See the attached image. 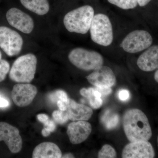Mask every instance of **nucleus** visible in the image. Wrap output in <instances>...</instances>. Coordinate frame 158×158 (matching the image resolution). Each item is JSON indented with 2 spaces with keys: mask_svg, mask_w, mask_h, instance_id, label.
Listing matches in <instances>:
<instances>
[{
  "mask_svg": "<svg viewBox=\"0 0 158 158\" xmlns=\"http://www.w3.org/2000/svg\"><path fill=\"white\" fill-rule=\"evenodd\" d=\"M6 22L23 35L30 36L34 33L36 24L32 15L16 7H11L2 13Z\"/></svg>",
  "mask_w": 158,
  "mask_h": 158,
  "instance_id": "423d86ee",
  "label": "nucleus"
},
{
  "mask_svg": "<svg viewBox=\"0 0 158 158\" xmlns=\"http://www.w3.org/2000/svg\"><path fill=\"white\" fill-rule=\"evenodd\" d=\"M152 42V37L148 32L135 30L126 36L121 43V46L127 52L136 53L148 48Z\"/></svg>",
  "mask_w": 158,
  "mask_h": 158,
  "instance_id": "6e6552de",
  "label": "nucleus"
},
{
  "mask_svg": "<svg viewBox=\"0 0 158 158\" xmlns=\"http://www.w3.org/2000/svg\"><path fill=\"white\" fill-rule=\"evenodd\" d=\"M37 118L39 121L43 123L49 119L48 116L44 114H39L37 115Z\"/></svg>",
  "mask_w": 158,
  "mask_h": 158,
  "instance_id": "c85d7f7f",
  "label": "nucleus"
},
{
  "mask_svg": "<svg viewBox=\"0 0 158 158\" xmlns=\"http://www.w3.org/2000/svg\"><path fill=\"white\" fill-rule=\"evenodd\" d=\"M62 158H74V156L71 153H69L65 154L63 156H62Z\"/></svg>",
  "mask_w": 158,
  "mask_h": 158,
  "instance_id": "473e14b6",
  "label": "nucleus"
},
{
  "mask_svg": "<svg viewBox=\"0 0 158 158\" xmlns=\"http://www.w3.org/2000/svg\"><path fill=\"white\" fill-rule=\"evenodd\" d=\"M37 58L35 54L28 53L15 60L9 73L11 81L18 83H30L35 77Z\"/></svg>",
  "mask_w": 158,
  "mask_h": 158,
  "instance_id": "20e7f679",
  "label": "nucleus"
},
{
  "mask_svg": "<svg viewBox=\"0 0 158 158\" xmlns=\"http://www.w3.org/2000/svg\"><path fill=\"white\" fill-rule=\"evenodd\" d=\"M57 106L59 107V110L62 111H66L67 110V106L66 104L61 100H58L57 102Z\"/></svg>",
  "mask_w": 158,
  "mask_h": 158,
  "instance_id": "c756f323",
  "label": "nucleus"
},
{
  "mask_svg": "<svg viewBox=\"0 0 158 158\" xmlns=\"http://www.w3.org/2000/svg\"><path fill=\"white\" fill-rule=\"evenodd\" d=\"M92 131V127L88 122L73 121L69 125L67 130L69 141L74 144L81 143L88 139Z\"/></svg>",
  "mask_w": 158,
  "mask_h": 158,
  "instance_id": "ddd939ff",
  "label": "nucleus"
},
{
  "mask_svg": "<svg viewBox=\"0 0 158 158\" xmlns=\"http://www.w3.org/2000/svg\"><path fill=\"white\" fill-rule=\"evenodd\" d=\"M95 89L100 92L102 95H109L112 92V89L110 87H96Z\"/></svg>",
  "mask_w": 158,
  "mask_h": 158,
  "instance_id": "bb28decb",
  "label": "nucleus"
},
{
  "mask_svg": "<svg viewBox=\"0 0 158 158\" xmlns=\"http://www.w3.org/2000/svg\"><path fill=\"white\" fill-rule=\"evenodd\" d=\"M101 120L106 129L112 130L118 125L119 117L118 114L110 110H105L102 115Z\"/></svg>",
  "mask_w": 158,
  "mask_h": 158,
  "instance_id": "6ab92c4d",
  "label": "nucleus"
},
{
  "mask_svg": "<svg viewBox=\"0 0 158 158\" xmlns=\"http://www.w3.org/2000/svg\"><path fill=\"white\" fill-rule=\"evenodd\" d=\"M37 89L29 83H17L13 86L11 97L15 105L20 107L31 104L37 95Z\"/></svg>",
  "mask_w": 158,
  "mask_h": 158,
  "instance_id": "9d476101",
  "label": "nucleus"
},
{
  "mask_svg": "<svg viewBox=\"0 0 158 158\" xmlns=\"http://www.w3.org/2000/svg\"><path fill=\"white\" fill-rule=\"evenodd\" d=\"M89 31L91 40L97 44L107 47L113 42V27L110 19L106 15H94Z\"/></svg>",
  "mask_w": 158,
  "mask_h": 158,
  "instance_id": "0eeeda50",
  "label": "nucleus"
},
{
  "mask_svg": "<svg viewBox=\"0 0 158 158\" xmlns=\"http://www.w3.org/2000/svg\"><path fill=\"white\" fill-rule=\"evenodd\" d=\"M109 2L124 10L134 9L138 6L137 0H108Z\"/></svg>",
  "mask_w": 158,
  "mask_h": 158,
  "instance_id": "aec40b11",
  "label": "nucleus"
},
{
  "mask_svg": "<svg viewBox=\"0 0 158 158\" xmlns=\"http://www.w3.org/2000/svg\"><path fill=\"white\" fill-rule=\"evenodd\" d=\"M154 79L158 83V69L156 72L154 74Z\"/></svg>",
  "mask_w": 158,
  "mask_h": 158,
  "instance_id": "72a5a7b5",
  "label": "nucleus"
},
{
  "mask_svg": "<svg viewBox=\"0 0 158 158\" xmlns=\"http://www.w3.org/2000/svg\"><path fill=\"white\" fill-rule=\"evenodd\" d=\"M152 0H137L138 5L141 7H144L146 6Z\"/></svg>",
  "mask_w": 158,
  "mask_h": 158,
  "instance_id": "7c9ffc66",
  "label": "nucleus"
},
{
  "mask_svg": "<svg viewBox=\"0 0 158 158\" xmlns=\"http://www.w3.org/2000/svg\"><path fill=\"white\" fill-rule=\"evenodd\" d=\"M22 6L33 14L39 16L48 15L50 11L49 0H19Z\"/></svg>",
  "mask_w": 158,
  "mask_h": 158,
  "instance_id": "f3484780",
  "label": "nucleus"
},
{
  "mask_svg": "<svg viewBox=\"0 0 158 158\" xmlns=\"http://www.w3.org/2000/svg\"><path fill=\"white\" fill-rule=\"evenodd\" d=\"M67 106L69 118L73 121H87L92 116L93 112L92 109L88 106L76 102L73 100L69 98L65 103Z\"/></svg>",
  "mask_w": 158,
  "mask_h": 158,
  "instance_id": "2eb2a0df",
  "label": "nucleus"
},
{
  "mask_svg": "<svg viewBox=\"0 0 158 158\" xmlns=\"http://www.w3.org/2000/svg\"><path fill=\"white\" fill-rule=\"evenodd\" d=\"M94 15V9L92 6H81L65 15L63 18V25L70 33L86 34L90 30Z\"/></svg>",
  "mask_w": 158,
  "mask_h": 158,
  "instance_id": "f03ea898",
  "label": "nucleus"
},
{
  "mask_svg": "<svg viewBox=\"0 0 158 158\" xmlns=\"http://www.w3.org/2000/svg\"><path fill=\"white\" fill-rule=\"evenodd\" d=\"M41 134H42V135L44 137H46L49 135L50 134V133L48 131H47V130L44 129V128H43V129L42 130Z\"/></svg>",
  "mask_w": 158,
  "mask_h": 158,
  "instance_id": "2f4dec72",
  "label": "nucleus"
},
{
  "mask_svg": "<svg viewBox=\"0 0 158 158\" xmlns=\"http://www.w3.org/2000/svg\"><path fill=\"white\" fill-rule=\"evenodd\" d=\"M117 154L116 150L109 144H105L99 151V158H116Z\"/></svg>",
  "mask_w": 158,
  "mask_h": 158,
  "instance_id": "4be33fe9",
  "label": "nucleus"
},
{
  "mask_svg": "<svg viewBox=\"0 0 158 158\" xmlns=\"http://www.w3.org/2000/svg\"><path fill=\"white\" fill-rule=\"evenodd\" d=\"M62 153L59 147L55 143L44 142L35 147L32 154L33 158H62Z\"/></svg>",
  "mask_w": 158,
  "mask_h": 158,
  "instance_id": "dca6fc26",
  "label": "nucleus"
},
{
  "mask_svg": "<svg viewBox=\"0 0 158 158\" xmlns=\"http://www.w3.org/2000/svg\"><path fill=\"white\" fill-rule=\"evenodd\" d=\"M80 94L88 99L90 106L93 109H98L102 106V94L95 88H82L80 90Z\"/></svg>",
  "mask_w": 158,
  "mask_h": 158,
  "instance_id": "a211bd4d",
  "label": "nucleus"
},
{
  "mask_svg": "<svg viewBox=\"0 0 158 158\" xmlns=\"http://www.w3.org/2000/svg\"><path fill=\"white\" fill-rule=\"evenodd\" d=\"M118 98L122 101H126L130 98L129 91L125 89H123L119 91L118 94Z\"/></svg>",
  "mask_w": 158,
  "mask_h": 158,
  "instance_id": "a878e982",
  "label": "nucleus"
},
{
  "mask_svg": "<svg viewBox=\"0 0 158 158\" xmlns=\"http://www.w3.org/2000/svg\"><path fill=\"white\" fill-rule=\"evenodd\" d=\"M68 58L73 65L85 71L95 70L102 65L104 62L102 56L98 52L81 47L72 49Z\"/></svg>",
  "mask_w": 158,
  "mask_h": 158,
  "instance_id": "39448f33",
  "label": "nucleus"
},
{
  "mask_svg": "<svg viewBox=\"0 0 158 158\" xmlns=\"http://www.w3.org/2000/svg\"><path fill=\"white\" fill-rule=\"evenodd\" d=\"M157 142H158V138H157Z\"/></svg>",
  "mask_w": 158,
  "mask_h": 158,
  "instance_id": "f704fd0d",
  "label": "nucleus"
},
{
  "mask_svg": "<svg viewBox=\"0 0 158 158\" xmlns=\"http://www.w3.org/2000/svg\"><path fill=\"white\" fill-rule=\"evenodd\" d=\"M4 55V53L0 49V82L5 81L11 68L9 62L3 58Z\"/></svg>",
  "mask_w": 158,
  "mask_h": 158,
  "instance_id": "412c9836",
  "label": "nucleus"
},
{
  "mask_svg": "<svg viewBox=\"0 0 158 158\" xmlns=\"http://www.w3.org/2000/svg\"><path fill=\"white\" fill-rule=\"evenodd\" d=\"M44 128L47 131H48L50 133L54 131L56 129V125L55 122L52 120L48 119L44 123Z\"/></svg>",
  "mask_w": 158,
  "mask_h": 158,
  "instance_id": "b1692460",
  "label": "nucleus"
},
{
  "mask_svg": "<svg viewBox=\"0 0 158 158\" xmlns=\"http://www.w3.org/2000/svg\"><path fill=\"white\" fill-rule=\"evenodd\" d=\"M52 117L56 122L60 124H64L69 119L67 110H55L53 112Z\"/></svg>",
  "mask_w": 158,
  "mask_h": 158,
  "instance_id": "5701e85b",
  "label": "nucleus"
},
{
  "mask_svg": "<svg viewBox=\"0 0 158 158\" xmlns=\"http://www.w3.org/2000/svg\"><path fill=\"white\" fill-rule=\"evenodd\" d=\"M137 65L144 72H152L158 69V45L146 49L137 60Z\"/></svg>",
  "mask_w": 158,
  "mask_h": 158,
  "instance_id": "4468645a",
  "label": "nucleus"
},
{
  "mask_svg": "<svg viewBox=\"0 0 158 158\" xmlns=\"http://www.w3.org/2000/svg\"><path fill=\"white\" fill-rule=\"evenodd\" d=\"M4 141L13 153L19 152L23 146V141L17 128L5 122H0V141Z\"/></svg>",
  "mask_w": 158,
  "mask_h": 158,
  "instance_id": "1a4fd4ad",
  "label": "nucleus"
},
{
  "mask_svg": "<svg viewBox=\"0 0 158 158\" xmlns=\"http://www.w3.org/2000/svg\"><path fill=\"white\" fill-rule=\"evenodd\" d=\"M93 71L86 77L88 81L93 86L111 88L116 84V76L110 67L102 65Z\"/></svg>",
  "mask_w": 158,
  "mask_h": 158,
  "instance_id": "f8f14e48",
  "label": "nucleus"
},
{
  "mask_svg": "<svg viewBox=\"0 0 158 158\" xmlns=\"http://www.w3.org/2000/svg\"><path fill=\"white\" fill-rule=\"evenodd\" d=\"M125 134L130 142L148 141L152 131L147 116L137 109L127 110L123 117Z\"/></svg>",
  "mask_w": 158,
  "mask_h": 158,
  "instance_id": "f257e3e1",
  "label": "nucleus"
},
{
  "mask_svg": "<svg viewBox=\"0 0 158 158\" xmlns=\"http://www.w3.org/2000/svg\"><path fill=\"white\" fill-rule=\"evenodd\" d=\"M10 105V102L8 100L0 94V108L8 107Z\"/></svg>",
  "mask_w": 158,
  "mask_h": 158,
  "instance_id": "cd10ccee",
  "label": "nucleus"
},
{
  "mask_svg": "<svg viewBox=\"0 0 158 158\" xmlns=\"http://www.w3.org/2000/svg\"><path fill=\"white\" fill-rule=\"evenodd\" d=\"M23 35L12 28L0 12V49L10 57L20 54L24 46Z\"/></svg>",
  "mask_w": 158,
  "mask_h": 158,
  "instance_id": "7ed1b4c3",
  "label": "nucleus"
},
{
  "mask_svg": "<svg viewBox=\"0 0 158 158\" xmlns=\"http://www.w3.org/2000/svg\"><path fill=\"white\" fill-rule=\"evenodd\" d=\"M55 94L59 100L62 101L66 103L68 100V97L67 94L62 90H58L55 92Z\"/></svg>",
  "mask_w": 158,
  "mask_h": 158,
  "instance_id": "393cba45",
  "label": "nucleus"
},
{
  "mask_svg": "<svg viewBox=\"0 0 158 158\" xmlns=\"http://www.w3.org/2000/svg\"><path fill=\"white\" fill-rule=\"evenodd\" d=\"M155 156L154 149L148 141L131 142L123 150V158H152Z\"/></svg>",
  "mask_w": 158,
  "mask_h": 158,
  "instance_id": "9b49d317",
  "label": "nucleus"
}]
</instances>
